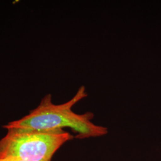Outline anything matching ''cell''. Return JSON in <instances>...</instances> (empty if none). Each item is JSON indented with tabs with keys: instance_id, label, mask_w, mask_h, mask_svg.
I'll return each mask as SVG.
<instances>
[{
	"instance_id": "2",
	"label": "cell",
	"mask_w": 161,
	"mask_h": 161,
	"mask_svg": "<svg viewBox=\"0 0 161 161\" xmlns=\"http://www.w3.org/2000/svg\"><path fill=\"white\" fill-rule=\"evenodd\" d=\"M0 140V160L52 161L58 149L74 136L62 129L41 130L26 128H7Z\"/></svg>"
},
{
	"instance_id": "3",
	"label": "cell",
	"mask_w": 161,
	"mask_h": 161,
	"mask_svg": "<svg viewBox=\"0 0 161 161\" xmlns=\"http://www.w3.org/2000/svg\"><path fill=\"white\" fill-rule=\"evenodd\" d=\"M0 161H23L19 159H1Z\"/></svg>"
},
{
	"instance_id": "1",
	"label": "cell",
	"mask_w": 161,
	"mask_h": 161,
	"mask_svg": "<svg viewBox=\"0 0 161 161\" xmlns=\"http://www.w3.org/2000/svg\"><path fill=\"white\" fill-rule=\"evenodd\" d=\"M87 96L86 87L81 86L68 102L55 104L52 102V94H48L42 98L35 109L30 111L28 115L20 119L10 122L3 127L5 129L26 128L41 130L70 128L76 134L75 138L79 139L105 136L108 132V128L92 122L94 114L92 112L78 114L72 110L75 104Z\"/></svg>"
}]
</instances>
